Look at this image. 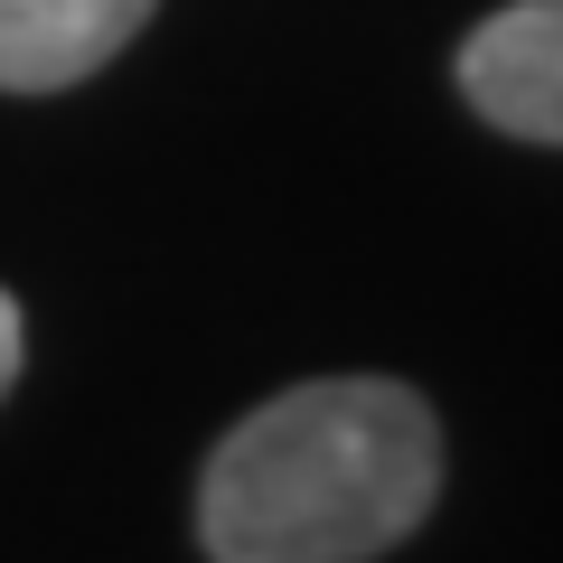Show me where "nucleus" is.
Here are the masks:
<instances>
[{
    "mask_svg": "<svg viewBox=\"0 0 563 563\" xmlns=\"http://www.w3.org/2000/svg\"><path fill=\"white\" fill-rule=\"evenodd\" d=\"M442 498V422L413 385L329 376L244 413L198 479L217 563H366Z\"/></svg>",
    "mask_w": 563,
    "mask_h": 563,
    "instance_id": "1",
    "label": "nucleus"
},
{
    "mask_svg": "<svg viewBox=\"0 0 563 563\" xmlns=\"http://www.w3.org/2000/svg\"><path fill=\"white\" fill-rule=\"evenodd\" d=\"M461 95L517 141H563V0H517L470 29Z\"/></svg>",
    "mask_w": 563,
    "mask_h": 563,
    "instance_id": "2",
    "label": "nucleus"
},
{
    "mask_svg": "<svg viewBox=\"0 0 563 563\" xmlns=\"http://www.w3.org/2000/svg\"><path fill=\"white\" fill-rule=\"evenodd\" d=\"M161 0H0V85L10 95H57L85 85L103 57L132 47V29Z\"/></svg>",
    "mask_w": 563,
    "mask_h": 563,
    "instance_id": "3",
    "label": "nucleus"
},
{
    "mask_svg": "<svg viewBox=\"0 0 563 563\" xmlns=\"http://www.w3.org/2000/svg\"><path fill=\"white\" fill-rule=\"evenodd\" d=\"M10 376H20V310H10V291H0V395H10Z\"/></svg>",
    "mask_w": 563,
    "mask_h": 563,
    "instance_id": "4",
    "label": "nucleus"
}]
</instances>
